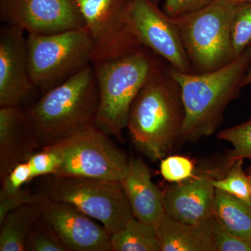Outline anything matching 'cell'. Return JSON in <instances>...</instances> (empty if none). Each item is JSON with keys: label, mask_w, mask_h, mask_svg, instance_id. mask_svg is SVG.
I'll list each match as a JSON object with an SVG mask.
<instances>
[{"label": "cell", "mask_w": 251, "mask_h": 251, "mask_svg": "<svg viewBox=\"0 0 251 251\" xmlns=\"http://www.w3.org/2000/svg\"><path fill=\"white\" fill-rule=\"evenodd\" d=\"M44 198V195L27 192L25 190L13 195L0 193V224L7 214L20 206L29 203H38Z\"/></svg>", "instance_id": "obj_29"}, {"label": "cell", "mask_w": 251, "mask_h": 251, "mask_svg": "<svg viewBox=\"0 0 251 251\" xmlns=\"http://www.w3.org/2000/svg\"><path fill=\"white\" fill-rule=\"evenodd\" d=\"M232 41L236 57L251 45V1L241 2L234 16Z\"/></svg>", "instance_id": "obj_24"}, {"label": "cell", "mask_w": 251, "mask_h": 251, "mask_svg": "<svg viewBox=\"0 0 251 251\" xmlns=\"http://www.w3.org/2000/svg\"><path fill=\"white\" fill-rule=\"evenodd\" d=\"M212 171L202 172L163 193L165 211L170 217L188 224L205 222L214 214L215 188Z\"/></svg>", "instance_id": "obj_14"}, {"label": "cell", "mask_w": 251, "mask_h": 251, "mask_svg": "<svg viewBox=\"0 0 251 251\" xmlns=\"http://www.w3.org/2000/svg\"><path fill=\"white\" fill-rule=\"evenodd\" d=\"M251 62V46L227 65L206 73H182L171 68L179 85L184 120L179 141L196 142L215 132L226 107L243 88Z\"/></svg>", "instance_id": "obj_1"}, {"label": "cell", "mask_w": 251, "mask_h": 251, "mask_svg": "<svg viewBox=\"0 0 251 251\" xmlns=\"http://www.w3.org/2000/svg\"><path fill=\"white\" fill-rule=\"evenodd\" d=\"M30 167L31 179L55 175L59 164L57 153L48 147L38 152L31 153L26 160Z\"/></svg>", "instance_id": "obj_26"}, {"label": "cell", "mask_w": 251, "mask_h": 251, "mask_svg": "<svg viewBox=\"0 0 251 251\" xmlns=\"http://www.w3.org/2000/svg\"><path fill=\"white\" fill-rule=\"evenodd\" d=\"M25 251H69V249L51 225L41 216L28 235Z\"/></svg>", "instance_id": "obj_22"}, {"label": "cell", "mask_w": 251, "mask_h": 251, "mask_svg": "<svg viewBox=\"0 0 251 251\" xmlns=\"http://www.w3.org/2000/svg\"><path fill=\"white\" fill-rule=\"evenodd\" d=\"M40 204L41 216L53 227L69 251H112L106 229L75 206L45 196Z\"/></svg>", "instance_id": "obj_13"}, {"label": "cell", "mask_w": 251, "mask_h": 251, "mask_svg": "<svg viewBox=\"0 0 251 251\" xmlns=\"http://www.w3.org/2000/svg\"><path fill=\"white\" fill-rule=\"evenodd\" d=\"M146 47L114 58L92 63L99 94L95 125L109 136L122 139L130 107L147 83L164 70Z\"/></svg>", "instance_id": "obj_3"}, {"label": "cell", "mask_w": 251, "mask_h": 251, "mask_svg": "<svg viewBox=\"0 0 251 251\" xmlns=\"http://www.w3.org/2000/svg\"><path fill=\"white\" fill-rule=\"evenodd\" d=\"M160 171L162 176L169 182H183L196 175L195 165L188 157L175 155L161 159Z\"/></svg>", "instance_id": "obj_25"}, {"label": "cell", "mask_w": 251, "mask_h": 251, "mask_svg": "<svg viewBox=\"0 0 251 251\" xmlns=\"http://www.w3.org/2000/svg\"><path fill=\"white\" fill-rule=\"evenodd\" d=\"M132 0H77L93 41L92 63L114 58L143 47L130 20Z\"/></svg>", "instance_id": "obj_9"}, {"label": "cell", "mask_w": 251, "mask_h": 251, "mask_svg": "<svg viewBox=\"0 0 251 251\" xmlns=\"http://www.w3.org/2000/svg\"><path fill=\"white\" fill-rule=\"evenodd\" d=\"M220 140L233 147L228 154V164L238 159H251V117L248 121L226 128L218 134Z\"/></svg>", "instance_id": "obj_23"}, {"label": "cell", "mask_w": 251, "mask_h": 251, "mask_svg": "<svg viewBox=\"0 0 251 251\" xmlns=\"http://www.w3.org/2000/svg\"><path fill=\"white\" fill-rule=\"evenodd\" d=\"M99 94L92 64L51 89L27 110L39 148L95 125Z\"/></svg>", "instance_id": "obj_4"}, {"label": "cell", "mask_w": 251, "mask_h": 251, "mask_svg": "<svg viewBox=\"0 0 251 251\" xmlns=\"http://www.w3.org/2000/svg\"><path fill=\"white\" fill-rule=\"evenodd\" d=\"M214 0H166L165 12L171 18L188 14L202 9Z\"/></svg>", "instance_id": "obj_30"}, {"label": "cell", "mask_w": 251, "mask_h": 251, "mask_svg": "<svg viewBox=\"0 0 251 251\" xmlns=\"http://www.w3.org/2000/svg\"><path fill=\"white\" fill-rule=\"evenodd\" d=\"M152 1H153V2L156 3V4H158V3L160 2V1H161V0H152Z\"/></svg>", "instance_id": "obj_34"}, {"label": "cell", "mask_w": 251, "mask_h": 251, "mask_svg": "<svg viewBox=\"0 0 251 251\" xmlns=\"http://www.w3.org/2000/svg\"><path fill=\"white\" fill-rule=\"evenodd\" d=\"M112 251H161L156 227L132 218L110 234Z\"/></svg>", "instance_id": "obj_20"}, {"label": "cell", "mask_w": 251, "mask_h": 251, "mask_svg": "<svg viewBox=\"0 0 251 251\" xmlns=\"http://www.w3.org/2000/svg\"><path fill=\"white\" fill-rule=\"evenodd\" d=\"M4 24L49 34L85 27L77 0H0Z\"/></svg>", "instance_id": "obj_11"}, {"label": "cell", "mask_w": 251, "mask_h": 251, "mask_svg": "<svg viewBox=\"0 0 251 251\" xmlns=\"http://www.w3.org/2000/svg\"><path fill=\"white\" fill-rule=\"evenodd\" d=\"M133 217L156 226L164 215V199L151 180L150 168L140 158L129 160L128 168L120 181Z\"/></svg>", "instance_id": "obj_16"}, {"label": "cell", "mask_w": 251, "mask_h": 251, "mask_svg": "<svg viewBox=\"0 0 251 251\" xmlns=\"http://www.w3.org/2000/svg\"><path fill=\"white\" fill-rule=\"evenodd\" d=\"M46 147L59 157L57 176L120 181L128 170L125 153L94 124Z\"/></svg>", "instance_id": "obj_8"}, {"label": "cell", "mask_w": 251, "mask_h": 251, "mask_svg": "<svg viewBox=\"0 0 251 251\" xmlns=\"http://www.w3.org/2000/svg\"><path fill=\"white\" fill-rule=\"evenodd\" d=\"M39 191L51 201L75 206L110 234L133 218L120 181L47 175L42 176Z\"/></svg>", "instance_id": "obj_7"}, {"label": "cell", "mask_w": 251, "mask_h": 251, "mask_svg": "<svg viewBox=\"0 0 251 251\" xmlns=\"http://www.w3.org/2000/svg\"><path fill=\"white\" fill-rule=\"evenodd\" d=\"M39 148L27 111L21 106L0 107V178L26 161Z\"/></svg>", "instance_id": "obj_15"}, {"label": "cell", "mask_w": 251, "mask_h": 251, "mask_svg": "<svg viewBox=\"0 0 251 251\" xmlns=\"http://www.w3.org/2000/svg\"><path fill=\"white\" fill-rule=\"evenodd\" d=\"M36 90L29 75L25 31L3 24L0 29V107L21 106Z\"/></svg>", "instance_id": "obj_12"}, {"label": "cell", "mask_w": 251, "mask_h": 251, "mask_svg": "<svg viewBox=\"0 0 251 251\" xmlns=\"http://www.w3.org/2000/svg\"><path fill=\"white\" fill-rule=\"evenodd\" d=\"M248 176H249V183H250L251 193V166L250 168V171H249V175H248Z\"/></svg>", "instance_id": "obj_32"}, {"label": "cell", "mask_w": 251, "mask_h": 251, "mask_svg": "<svg viewBox=\"0 0 251 251\" xmlns=\"http://www.w3.org/2000/svg\"><path fill=\"white\" fill-rule=\"evenodd\" d=\"M168 70L162 71L140 91L127 122L135 146L154 161L171 152L184 123L181 90Z\"/></svg>", "instance_id": "obj_2"}, {"label": "cell", "mask_w": 251, "mask_h": 251, "mask_svg": "<svg viewBox=\"0 0 251 251\" xmlns=\"http://www.w3.org/2000/svg\"><path fill=\"white\" fill-rule=\"evenodd\" d=\"M244 159L236 160L228 164V171L223 178L214 177L211 184L220 190L251 204V193L249 176L243 170Z\"/></svg>", "instance_id": "obj_21"}, {"label": "cell", "mask_w": 251, "mask_h": 251, "mask_svg": "<svg viewBox=\"0 0 251 251\" xmlns=\"http://www.w3.org/2000/svg\"><path fill=\"white\" fill-rule=\"evenodd\" d=\"M211 218L192 225L179 222L165 213L155 226L161 251H215Z\"/></svg>", "instance_id": "obj_17"}, {"label": "cell", "mask_w": 251, "mask_h": 251, "mask_svg": "<svg viewBox=\"0 0 251 251\" xmlns=\"http://www.w3.org/2000/svg\"><path fill=\"white\" fill-rule=\"evenodd\" d=\"M213 239L215 251H251V239H243L229 233L215 218H211Z\"/></svg>", "instance_id": "obj_27"}, {"label": "cell", "mask_w": 251, "mask_h": 251, "mask_svg": "<svg viewBox=\"0 0 251 251\" xmlns=\"http://www.w3.org/2000/svg\"><path fill=\"white\" fill-rule=\"evenodd\" d=\"M249 85H251V62L250 67H249V70H248L245 78H244V81H243V87Z\"/></svg>", "instance_id": "obj_31"}, {"label": "cell", "mask_w": 251, "mask_h": 251, "mask_svg": "<svg viewBox=\"0 0 251 251\" xmlns=\"http://www.w3.org/2000/svg\"><path fill=\"white\" fill-rule=\"evenodd\" d=\"M29 75L43 94L92 64L93 41L86 27L27 36Z\"/></svg>", "instance_id": "obj_6"}, {"label": "cell", "mask_w": 251, "mask_h": 251, "mask_svg": "<svg viewBox=\"0 0 251 251\" xmlns=\"http://www.w3.org/2000/svg\"><path fill=\"white\" fill-rule=\"evenodd\" d=\"M236 2H247V1H251V0H232Z\"/></svg>", "instance_id": "obj_33"}, {"label": "cell", "mask_w": 251, "mask_h": 251, "mask_svg": "<svg viewBox=\"0 0 251 251\" xmlns=\"http://www.w3.org/2000/svg\"><path fill=\"white\" fill-rule=\"evenodd\" d=\"M213 216L229 233L251 240V204L215 189Z\"/></svg>", "instance_id": "obj_19"}, {"label": "cell", "mask_w": 251, "mask_h": 251, "mask_svg": "<svg viewBox=\"0 0 251 251\" xmlns=\"http://www.w3.org/2000/svg\"><path fill=\"white\" fill-rule=\"evenodd\" d=\"M130 20L141 46L164 59L175 70L193 72L174 19L158 4L152 0H132Z\"/></svg>", "instance_id": "obj_10"}, {"label": "cell", "mask_w": 251, "mask_h": 251, "mask_svg": "<svg viewBox=\"0 0 251 251\" xmlns=\"http://www.w3.org/2000/svg\"><path fill=\"white\" fill-rule=\"evenodd\" d=\"M240 3L214 0L202 9L173 18L193 72H213L235 59L232 27Z\"/></svg>", "instance_id": "obj_5"}, {"label": "cell", "mask_w": 251, "mask_h": 251, "mask_svg": "<svg viewBox=\"0 0 251 251\" xmlns=\"http://www.w3.org/2000/svg\"><path fill=\"white\" fill-rule=\"evenodd\" d=\"M31 172L27 161L18 163L9 174L1 180V188L0 193L6 195L17 193L23 189L25 184L31 181Z\"/></svg>", "instance_id": "obj_28"}, {"label": "cell", "mask_w": 251, "mask_h": 251, "mask_svg": "<svg viewBox=\"0 0 251 251\" xmlns=\"http://www.w3.org/2000/svg\"><path fill=\"white\" fill-rule=\"evenodd\" d=\"M40 202L24 204L4 218L0 224V251H25L28 235L41 216Z\"/></svg>", "instance_id": "obj_18"}]
</instances>
